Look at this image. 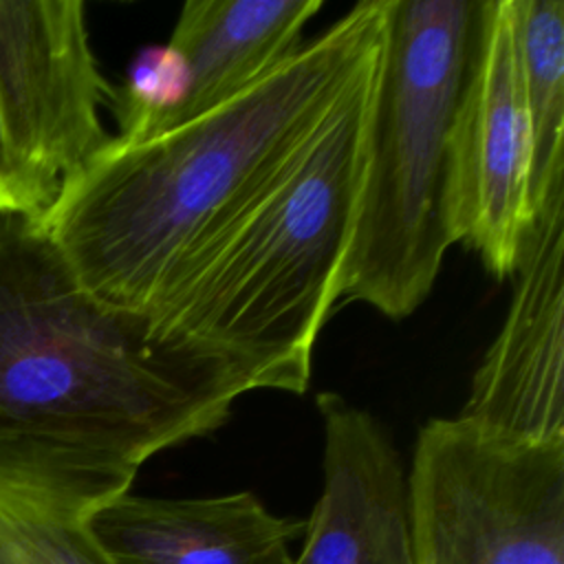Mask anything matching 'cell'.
<instances>
[{
  "label": "cell",
  "mask_w": 564,
  "mask_h": 564,
  "mask_svg": "<svg viewBox=\"0 0 564 564\" xmlns=\"http://www.w3.org/2000/svg\"><path fill=\"white\" fill-rule=\"evenodd\" d=\"M383 0H364L218 108L150 141L117 134L31 223L97 300L145 311L375 64Z\"/></svg>",
  "instance_id": "cell-1"
},
{
  "label": "cell",
  "mask_w": 564,
  "mask_h": 564,
  "mask_svg": "<svg viewBox=\"0 0 564 564\" xmlns=\"http://www.w3.org/2000/svg\"><path fill=\"white\" fill-rule=\"evenodd\" d=\"M249 381L90 295L31 218L0 214V447L134 482L154 454L216 432Z\"/></svg>",
  "instance_id": "cell-2"
},
{
  "label": "cell",
  "mask_w": 564,
  "mask_h": 564,
  "mask_svg": "<svg viewBox=\"0 0 564 564\" xmlns=\"http://www.w3.org/2000/svg\"><path fill=\"white\" fill-rule=\"evenodd\" d=\"M375 64L172 269L143 311L159 339L234 366L251 390L306 392L355 227Z\"/></svg>",
  "instance_id": "cell-3"
},
{
  "label": "cell",
  "mask_w": 564,
  "mask_h": 564,
  "mask_svg": "<svg viewBox=\"0 0 564 564\" xmlns=\"http://www.w3.org/2000/svg\"><path fill=\"white\" fill-rule=\"evenodd\" d=\"M482 0H383L359 205L339 297L390 319L430 295L452 247L447 139Z\"/></svg>",
  "instance_id": "cell-4"
},
{
  "label": "cell",
  "mask_w": 564,
  "mask_h": 564,
  "mask_svg": "<svg viewBox=\"0 0 564 564\" xmlns=\"http://www.w3.org/2000/svg\"><path fill=\"white\" fill-rule=\"evenodd\" d=\"M408 500L416 564H564V438L430 419Z\"/></svg>",
  "instance_id": "cell-5"
},
{
  "label": "cell",
  "mask_w": 564,
  "mask_h": 564,
  "mask_svg": "<svg viewBox=\"0 0 564 564\" xmlns=\"http://www.w3.org/2000/svg\"><path fill=\"white\" fill-rule=\"evenodd\" d=\"M445 227L496 278H513L540 216L533 126L511 0H482L478 35L447 139Z\"/></svg>",
  "instance_id": "cell-6"
},
{
  "label": "cell",
  "mask_w": 564,
  "mask_h": 564,
  "mask_svg": "<svg viewBox=\"0 0 564 564\" xmlns=\"http://www.w3.org/2000/svg\"><path fill=\"white\" fill-rule=\"evenodd\" d=\"M101 75L82 0H0V115L29 218L108 139Z\"/></svg>",
  "instance_id": "cell-7"
},
{
  "label": "cell",
  "mask_w": 564,
  "mask_h": 564,
  "mask_svg": "<svg viewBox=\"0 0 564 564\" xmlns=\"http://www.w3.org/2000/svg\"><path fill=\"white\" fill-rule=\"evenodd\" d=\"M513 280L458 414L507 434L564 438V187L542 205Z\"/></svg>",
  "instance_id": "cell-8"
},
{
  "label": "cell",
  "mask_w": 564,
  "mask_h": 564,
  "mask_svg": "<svg viewBox=\"0 0 564 564\" xmlns=\"http://www.w3.org/2000/svg\"><path fill=\"white\" fill-rule=\"evenodd\" d=\"M322 491L291 564H416L408 469L386 425L337 392L317 394Z\"/></svg>",
  "instance_id": "cell-9"
},
{
  "label": "cell",
  "mask_w": 564,
  "mask_h": 564,
  "mask_svg": "<svg viewBox=\"0 0 564 564\" xmlns=\"http://www.w3.org/2000/svg\"><path fill=\"white\" fill-rule=\"evenodd\" d=\"M88 527L115 564H291L304 520L273 513L253 491L205 498L121 494Z\"/></svg>",
  "instance_id": "cell-10"
},
{
  "label": "cell",
  "mask_w": 564,
  "mask_h": 564,
  "mask_svg": "<svg viewBox=\"0 0 564 564\" xmlns=\"http://www.w3.org/2000/svg\"><path fill=\"white\" fill-rule=\"evenodd\" d=\"M322 7V0L185 2L167 44L185 62L187 86L163 132L234 99L289 59Z\"/></svg>",
  "instance_id": "cell-11"
},
{
  "label": "cell",
  "mask_w": 564,
  "mask_h": 564,
  "mask_svg": "<svg viewBox=\"0 0 564 564\" xmlns=\"http://www.w3.org/2000/svg\"><path fill=\"white\" fill-rule=\"evenodd\" d=\"M130 487L57 454L0 447V564H115L88 518Z\"/></svg>",
  "instance_id": "cell-12"
},
{
  "label": "cell",
  "mask_w": 564,
  "mask_h": 564,
  "mask_svg": "<svg viewBox=\"0 0 564 564\" xmlns=\"http://www.w3.org/2000/svg\"><path fill=\"white\" fill-rule=\"evenodd\" d=\"M518 53L533 126L538 212L564 187V2L511 0Z\"/></svg>",
  "instance_id": "cell-13"
},
{
  "label": "cell",
  "mask_w": 564,
  "mask_h": 564,
  "mask_svg": "<svg viewBox=\"0 0 564 564\" xmlns=\"http://www.w3.org/2000/svg\"><path fill=\"white\" fill-rule=\"evenodd\" d=\"M187 68L170 44L137 51L121 86H112L108 108L119 123V139L150 141L159 137L185 97Z\"/></svg>",
  "instance_id": "cell-14"
},
{
  "label": "cell",
  "mask_w": 564,
  "mask_h": 564,
  "mask_svg": "<svg viewBox=\"0 0 564 564\" xmlns=\"http://www.w3.org/2000/svg\"><path fill=\"white\" fill-rule=\"evenodd\" d=\"M0 214H20L29 218L22 181H20L18 165L7 139L2 115H0Z\"/></svg>",
  "instance_id": "cell-15"
}]
</instances>
